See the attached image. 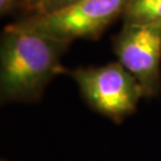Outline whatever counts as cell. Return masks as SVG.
<instances>
[{
  "label": "cell",
  "instance_id": "6da1fadb",
  "mask_svg": "<svg viewBox=\"0 0 161 161\" xmlns=\"http://www.w3.org/2000/svg\"><path fill=\"white\" fill-rule=\"evenodd\" d=\"M68 44L25 19L6 26L0 50L3 102H32L64 68L61 58Z\"/></svg>",
  "mask_w": 161,
  "mask_h": 161
},
{
  "label": "cell",
  "instance_id": "5b68a950",
  "mask_svg": "<svg viewBox=\"0 0 161 161\" xmlns=\"http://www.w3.org/2000/svg\"><path fill=\"white\" fill-rule=\"evenodd\" d=\"M123 17L124 23L161 24V0H131Z\"/></svg>",
  "mask_w": 161,
  "mask_h": 161
},
{
  "label": "cell",
  "instance_id": "277c9868",
  "mask_svg": "<svg viewBox=\"0 0 161 161\" xmlns=\"http://www.w3.org/2000/svg\"><path fill=\"white\" fill-rule=\"evenodd\" d=\"M118 62L131 73L144 92L153 97L161 87V24L124 23L114 38Z\"/></svg>",
  "mask_w": 161,
  "mask_h": 161
},
{
  "label": "cell",
  "instance_id": "8992f818",
  "mask_svg": "<svg viewBox=\"0 0 161 161\" xmlns=\"http://www.w3.org/2000/svg\"><path fill=\"white\" fill-rule=\"evenodd\" d=\"M84 0H38L34 6L35 14H44L49 12H54L68 7V6L75 5Z\"/></svg>",
  "mask_w": 161,
  "mask_h": 161
},
{
  "label": "cell",
  "instance_id": "7a4b0ae2",
  "mask_svg": "<svg viewBox=\"0 0 161 161\" xmlns=\"http://www.w3.org/2000/svg\"><path fill=\"white\" fill-rule=\"evenodd\" d=\"M85 102L115 122L132 114L144 92L136 78L119 62L70 70Z\"/></svg>",
  "mask_w": 161,
  "mask_h": 161
},
{
  "label": "cell",
  "instance_id": "3957f363",
  "mask_svg": "<svg viewBox=\"0 0 161 161\" xmlns=\"http://www.w3.org/2000/svg\"><path fill=\"white\" fill-rule=\"evenodd\" d=\"M131 0H84L75 5L25 20L64 43L79 38L96 40L123 14Z\"/></svg>",
  "mask_w": 161,
  "mask_h": 161
},
{
  "label": "cell",
  "instance_id": "52a82bcc",
  "mask_svg": "<svg viewBox=\"0 0 161 161\" xmlns=\"http://www.w3.org/2000/svg\"><path fill=\"white\" fill-rule=\"evenodd\" d=\"M17 0H0V11L1 14H6L11 11L12 8L16 6Z\"/></svg>",
  "mask_w": 161,
  "mask_h": 161
},
{
  "label": "cell",
  "instance_id": "ba28073f",
  "mask_svg": "<svg viewBox=\"0 0 161 161\" xmlns=\"http://www.w3.org/2000/svg\"><path fill=\"white\" fill-rule=\"evenodd\" d=\"M23 1H25V3H28V4H30L31 6H34L38 0H23Z\"/></svg>",
  "mask_w": 161,
  "mask_h": 161
}]
</instances>
